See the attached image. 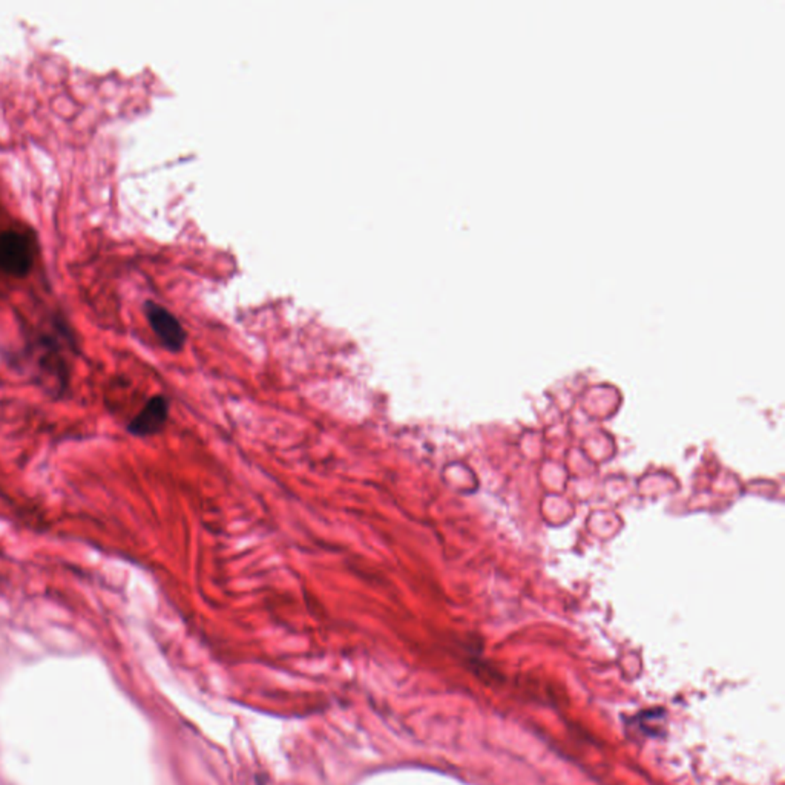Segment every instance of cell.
Listing matches in <instances>:
<instances>
[{"label":"cell","instance_id":"6da1fadb","mask_svg":"<svg viewBox=\"0 0 785 785\" xmlns=\"http://www.w3.org/2000/svg\"><path fill=\"white\" fill-rule=\"evenodd\" d=\"M35 264L31 239L18 230L0 232V270L14 278H23Z\"/></svg>","mask_w":785,"mask_h":785},{"label":"cell","instance_id":"7a4b0ae2","mask_svg":"<svg viewBox=\"0 0 785 785\" xmlns=\"http://www.w3.org/2000/svg\"><path fill=\"white\" fill-rule=\"evenodd\" d=\"M144 314L151 329L154 330L163 347L167 348L169 352H180L188 338L182 321L172 314L169 308L163 307L161 304L154 301L144 302Z\"/></svg>","mask_w":785,"mask_h":785},{"label":"cell","instance_id":"3957f363","mask_svg":"<svg viewBox=\"0 0 785 785\" xmlns=\"http://www.w3.org/2000/svg\"><path fill=\"white\" fill-rule=\"evenodd\" d=\"M167 419H169V400L163 394H155L129 422L128 431L137 438L155 436L163 431Z\"/></svg>","mask_w":785,"mask_h":785}]
</instances>
